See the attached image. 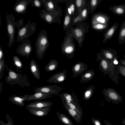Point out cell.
<instances>
[{
    "instance_id": "obj_20",
    "label": "cell",
    "mask_w": 125,
    "mask_h": 125,
    "mask_svg": "<svg viewBox=\"0 0 125 125\" xmlns=\"http://www.w3.org/2000/svg\"><path fill=\"white\" fill-rule=\"evenodd\" d=\"M52 102L50 101H36L29 103L25 106L26 107L42 108L51 105Z\"/></svg>"
},
{
    "instance_id": "obj_49",
    "label": "cell",
    "mask_w": 125,
    "mask_h": 125,
    "mask_svg": "<svg viewBox=\"0 0 125 125\" xmlns=\"http://www.w3.org/2000/svg\"><path fill=\"white\" fill-rule=\"evenodd\" d=\"M68 10L69 13L71 14L72 13V11L70 8H68Z\"/></svg>"
},
{
    "instance_id": "obj_17",
    "label": "cell",
    "mask_w": 125,
    "mask_h": 125,
    "mask_svg": "<svg viewBox=\"0 0 125 125\" xmlns=\"http://www.w3.org/2000/svg\"><path fill=\"white\" fill-rule=\"evenodd\" d=\"M96 60L97 62L98 60H100L99 68L105 75L109 66L108 60L101 56L100 54H97Z\"/></svg>"
},
{
    "instance_id": "obj_38",
    "label": "cell",
    "mask_w": 125,
    "mask_h": 125,
    "mask_svg": "<svg viewBox=\"0 0 125 125\" xmlns=\"http://www.w3.org/2000/svg\"><path fill=\"white\" fill-rule=\"evenodd\" d=\"M70 21V17L68 16L65 17L64 21V24L65 25H68Z\"/></svg>"
},
{
    "instance_id": "obj_21",
    "label": "cell",
    "mask_w": 125,
    "mask_h": 125,
    "mask_svg": "<svg viewBox=\"0 0 125 125\" xmlns=\"http://www.w3.org/2000/svg\"><path fill=\"white\" fill-rule=\"evenodd\" d=\"M30 68L31 73L35 78L39 80L40 78L39 69L37 63L34 59H32L30 62Z\"/></svg>"
},
{
    "instance_id": "obj_26",
    "label": "cell",
    "mask_w": 125,
    "mask_h": 125,
    "mask_svg": "<svg viewBox=\"0 0 125 125\" xmlns=\"http://www.w3.org/2000/svg\"><path fill=\"white\" fill-rule=\"evenodd\" d=\"M94 85H92L86 88L83 94V98L85 101H88L93 95L94 88Z\"/></svg>"
},
{
    "instance_id": "obj_33",
    "label": "cell",
    "mask_w": 125,
    "mask_h": 125,
    "mask_svg": "<svg viewBox=\"0 0 125 125\" xmlns=\"http://www.w3.org/2000/svg\"><path fill=\"white\" fill-rule=\"evenodd\" d=\"M5 117L7 122L5 123V125H14V122L12 117L8 114H6Z\"/></svg>"
},
{
    "instance_id": "obj_32",
    "label": "cell",
    "mask_w": 125,
    "mask_h": 125,
    "mask_svg": "<svg viewBox=\"0 0 125 125\" xmlns=\"http://www.w3.org/2000/svg\"><path fill=\"white\" fill-rule=\"evenodd\" d=\"M6 66L4 60H0V79L2 78L3 72L6 67Z\"/></svg>"
},
{
    "instance_id": "obj_14",
    "label": "cell",
    "mask_w": 125,
    "mask_h": 125,
    "mask_svg": "<svg viewBox=\"0 0 125 125\" xmlns=\"http://www.w3.org/2000/svg\"><path fill=\"white\" fill-rule=\"evenodd\" d=\"M110 20V17L106 14L100 12L95 15L94 18V24L100 23L109 25Z\"/></svg>"
},
{
    "instance_id": "obj_43",
    "label": "cell",
    "mask_w": 125,
    "mask_h": 125,
    "mask_svg": "<svg viewBox=\"0 0 125 125\" xmlns=\"http://www.w3.org/2000/svg\"><path fill=\"white\" fill-rule=\"evenodd\" d=\"M119 61L120 63L125 66V60H120Z\"/></svg>"
},
{
    "instance_id": "obj_24",
    "label": "cell",
    "mask_w": 125,
    "mask_h": 125,
    "mask_svg": "<svg viewBox=\"0 0 125 125\" xmlns=\"http://www.w3.org/2000/svg\"><path fill=\"white\" fill-rule=\"evenodd\" d=\"M118 40L119 43L120 44H122L125 42V20L121 25Z\"/></svg>"
},
{
    "instance_id": "obj_40",
    "label": "cell",
    "mask_w": 125,
    "mask_h": 125,
    "mask_svg": "<svg viewBox=\"0 0 125 125\" xmlns=\"http://www.w3.org/2000/svg\"><path fill=\"white\" fill-rule=\"evenodd\" d=\"M82 0H77L76 1V5L78 7H80L81 5Z\"/></svg>"
},
{
    "instance_id": "obj_46",
    "label": "cell",
    "mask_w": 125,
    "mask_h": 125,
    "mask_svg": "<svg viewBox=\"0 0 125 125\" xmlns=\"http://www.w3.org/2000/svg\"><path fill=\"white\" fill-rule=\"evenodd\" d=\"M2 84L1 82H0V94L2 91Z\"/></svg>"
},
{
    "instance_id": "obj_37",
    "label": "cell",
    "mask_w": 125,
    "mask_h": 125,
    "mask_svg": "<svg viewBox=\"0 0 125 125\" xmlns=\"http://www.w3.org/2000/svg\"><path fill=\"white\" fill-rule=\"evenodd\" d=\"M4 55L2 49L0 46V60H4Z\"/></svg>"
},
{
    "instance_id": "obj_23",
    "label": "cell",
    "mask_w": 125,
    "mask_h": 125,
    "mask_svg": "<svg viewBox=\"0 0 125 125\" xmlns=\"http://www.w3.org/2000/svg\"><path fill=\"white\" fill-rule=\"evenodd\" d=\"M64 108L69 114L79 124L81 122L82 116L75 110L69 107L67 104H63Z\"/></svg>"
},
{
    "instance_id": "obj_7",
    "label": "cell",
    "mask_w": 125,
    "mask_h": 125,
    "mask_svg": "<svg viewBox=\"0 0 125 125\" xmlns=\"http://www.w3.org/2000/svg\"><path fill=\"white\" fill-rule=\"evenodd\" d=\"M62 89L61 87L54 84L36 87L34 89V93L41 92L44 94L57 96L58 94Z\"/></svg>"
},
{
    "instance_id": "obj_45",
    "label": "cell",
    "mask_w": 125,
    "mask_h": 125,
    "mask_svg": "<svg viewBox=\"0 0 125 125\" xmlns=\"http://www.w3.org/2000/svg\"><path fill=\"white\" fill-rule=\"evenodd\" d=\"M117 57L116 56L114 58V59L113 62L115 64H117L118 63V62L117 60Z\"/></svg>"
},
{
    "instance_id": "obj_11",
    "label": "cell",
    "mask_w": 125,
    "mask_h": 125,
    "mask_svg": "<svg viewBox=\"0 0 125 125\" xmlns=\"http://www.w3.org/2000/svg\"><path fill=\"white\" fill-rule=\"evenodd\" d=\"M67 70H63L55 73L51 76L47 82L48 83H60L64 82L66 79Z\"/></svg>"
},
{
    "instance_id": "obj_18",
    "label": "cell",
    "mask_w": 125,
    "mask_h": 125,
    "mask_svg": "<svg viewBox=\"0 0 125 125\" xmlns=\"http://www.w3.org/2000/svg\"><path fill=\"white\" fill-rule=\"evenodd\" d=\"M8 99L11 103L15 105L19 106L21 107L25 105L24 101H26V99L24 97V95L18 96L15 94L9 97Z\"/></svg>"
},
{
    "instance_id": "obj_15",
    "label": "cell",
    "mask_w": 125,
    "mask_h": 125,
    "mask_svg": "<svg viewBox=\"0 0 125 125\" xmlns=\"http://www.w3.org/2000/svg\"><path fill=\"white\" fill-rule=\"evenodd\" d=\"M100 55L107 60L113 61L116 56L117 52L111 48L101 50Z\"/></svg>"
},
{
    "instance_id": "obj_1",
    "label": "cell",
    "mask_w": 125,
    "mask_h": 125,
    "mask_svg": "<svg viewBox=\"0 0 125 125\" xmlns=\"http://www.w3.org/2000/svg\"><path fill=\"white\" fill-rule=\"evenodd\" d=\"M6 20L7 32L9 36L8 46L10 48L12 46L14 42L15 27L18 28V31L20 29L23 25L24 20L21 19L16 21L15 18L13 14H10L6 15Z\"/></svg>"
},
{
    "instance_id": "obj_8",
    "label": "cell",
    "mask_w": 125,
    "mask_h": 125,
    "mask_svg": "<svg viewBox=\"0 0 125 125\" xmlns=\"http://www.w3.org/2000/svg\"><path fill=\"white\" fill-rule=\"evenodd\" d=\"M31 40L26 39L19 45L16 50L17 52L21 56L28 58L31 52L32 47Z\"/></svg>"
},
{
    "instance_id": "obj_34",
    "label": "cell",
    "mask_w": 125,
    "mask_h": 125,
    "mask_svg": "<svg viewBox=\"0 0 125 125\" xmlns=\"http://www.w3.org/2000/svg\"><path fill=\"white\" fill-rule=\"evenodd\" d=\"M91 120L94 125H101V123L99 119H96L92 117Z\"/></svg>"
},
{
    "instance_id": "obj_29",
    "label": "cell",
    "mask_w": 125,
    "mask_h": 125,
    "mask_svg": "<svg viewBox=\"0 0 125 125\" xmlns=\"http://www.w3.org/2000/svg\"><path fill=\"white\" fill-rule=\"evenodd\" d=\"M13 59L14 64L16 68L17 71L18 72L23 67L22 62L19 57L16 55L13 56Z\"/></svg>"
},
{
    "instance_id": "obj_3",
    "label": "cell",
    "mask_w": 125,
    "mask_h": 125,
    "mask_svg": "<svg viewBox=\"0 0 125 125\" xmlns=\"http://www.w3.org/2000/svg\"><path fill=\"white\" fill-rule=\"evenodd\" d=\"M49 45L47 32L42 30L38 35L35 44L36 54L38 59H42Z\"/></svg>"
},
{
    "instance_id": "obj_27",
    "label": "cell",
    "mask_w": 125,
    "mask_h": 125,
    "mask_svg": "<svg viewBox=\"0 0 125 125\" xmlns=\"http://www.w3.org/2000/svg\"><path fill=\"white\" fill-rule=\"evenodd\" d=\"M56 115L59 120L65 125H73L70 119L63 114L57 112Z\"/></svg>"
},
{
    "instance_id": "obj_28",
    "label": "cell",
    "mask_w": 125,
    "mask_h": 125,
    "mask_svg": "<svg viewBox=\"0 0 125 125\" xmlns=\"http://www.w3.org/2000/svg\"><path fill=\"white\" fill-rule=\"evenodd\" d=\"M43 4L46 12L52 11L54 9V5L53 2L51 0H42Z\"/></svg>"
},
{
    "instance_id": "obj_19",
    "label": "cell",
    "mask_w": 125,
    "mask_h": 125,
    "mask_svg": "<svg viewBox=\"0 0 125 125\" xmlns=\"http://www.w3.org/2000/svg\"><path fill=\"white\" fill-rule=\"evenodd\" d=\"M95 74V72L93 69L91 70H87L81 75L79 83H86L89 82L92 79Z\"/></svg>"
},
{
    "instance_id": "obj_13",
    "label": "cell",
    "mask_w": 125,
    "mask_h": 125,
    "mask_svg": "<svg viewBox=\"0 0 125 125\" xmlns=\"http://www.w3.org/2000/svg\"><path fill=\"white\" fill-rule=\"evenodd\" d=\"M24 95V98L27 101L34 100H41L54 96L52 95L44 94L41 92L34 93L32 95L27 94Z\"/></svg>"
},
{
    "instance_id": "obj_48",
    "label": "cell",
    "mask_w": 125,
    "mask_h": 125,
    "mask_svg": "<svg viewBox=\"0 0 125 125\" xmlns=\"http://www.w3.org/2000/svg\"><path fill=\"white\" fill-rule=\"evenodd\" d=\"M122 124L123 125H125V117L123 120L122 122Z\"/></svg>"
},
{
    "instance_id": "obj_5",
    "label": "cell",
    "mask_w": 125,
    "mask_h": 125,
    "mask_svg": "<svg viewBox=\"0 0 125 125\" xmlns=\"http://www.w3.org/2000/svg\"><path fill=\"white\" fill-rule=\"evenodd\" d=\"M72 95L66 99L62 100L63 104H67L69 107L75 110L82 117L83 116V111L79 103V101L73 91Z\"/></svg>"
},
{
    "instance_id": "obj_41",
    "label": "cell",
    "mask_w": 125,
    "mask_h": 125,
    "mask_svg": "<svg viewBox=\"0 0 125 125\" xmlns=\"http://www.w3.org/2000/svg\"><path fill=\"white\" fill-rule=\"evenodd\" d=\"M87 11V10L85 9H84L82 12V15L83 17H85L86 16Z\"/></svg>"
},
{
    "instance_id": "obj_30",
    "label": "cell",
    "mask_w": 125,
    "mask_h": 125,
    "mask_svg": "<svg viewBox=\"0 0 125 125\" xmlns=\"http://www.w3.org/2000/svg\"><path fill=\"white\" fill-rule=\"evenodd\" d=\"M93 27L94 28L101 31H106L109 28V25H105L100 23L94 24Z\"/></svg>"
},
{
    "instance_id": "obj_16",
    "label": "cell",
    "mask_w": 125,
    "mask_h": 125,
    "mask_svg": "<svg viewBox=\"0 0 125 125\" xmlns=\"http://www.w3.org/2000/svg\"><path fill=\"white\" fill-rule=\"evenodd\" d=\"M118 27V23H114L111 27L105 31L103 35L104 37L103 42L105 43L109 40H110L114 36L115 31L117 30Z\"/></svg>"
},
{
    "instance_id": "obj_44",
    "label": "cell",
    "mask_w": 125,
    "mask_h": 125,
    "mask_svg": "<svg viewBox=\"0 0 125 125\" xmlns=\"http://www.w3.org/2000/svg\"><path fill=\"white\" fill-rule=\"evenodd\" d=\"M70 8L72 12H73L74 10V4H72L70 6Z\"/></svg>"
},
{
    "instance_id": "obj_22",
    "label": "cell",
    "mask_w": 125,
    "mask_h": 125,
    "mask_svg": "<svg viewBox=\"0 0 125 125\" xmlns=\"http://www.w3.org/2000/svg\"><path fill=\"white\" fill-rule=\"evenodd\" d=\"M108 10L115 14L123 15L125 14V4L113 6L109 8Z\"/></svg>"
},
{
    "instance_id": "obj_12",
    "label": "cell",
    "mask_w": 125,
    "mask_h": 125,
    "mask_svg": "<svg viewBox=\"0 0 125 125\" xmlns=\"http://www.w3.org/2000/svg\"><path fill=\"white\" fill-rule=\"evenodd\" d=\"M87 69V65L85 63L81 62L77 63L71 67L73 77L74 78L79 76Z\"/></svg>"
},
{
    "instance_id": "obj_42",
    "label": "cell",
    "mask_w": 125,
    "mask_h": 125,
    "mask_svg": "<svg viewBox=\"0 0 125 125\" xmlns=\"http://www.w3.org/2000/svg\"><path fill=\"white\" fill-rule=\"evenodd\" d=\"M104 122L105 125H112L110 122L105 119L104 120Z\"/></svg>"
},
{
    "instance_id": "obj_2",
    "label": "cell",
    "mask_w": 125,
    "mask_h": 125,
    "mask_svg": "<svg viewBox=\"0 0 125 125\" xmlns=\"http://www.w3.org/2000/svg\"><path fill=\"white\" fill-rule=\"evenodd\" d=\"M6 70L8 71V75L6 76V81L11 85L18 84L20 85L22 88L24 87H28L31 83L28 82V80L26 74L24 76L22 74H18L10 69H8V66L6 64Z\"/></svg>"
},
{
    "instance_id": "obj_25",
    "label": "cell",
    "mask_w": 125,
    "mask_h": 125,
    "mask_svg": "<svg viewBox=\"0 0 125 125\" xmlns=\"http://www.w3.org/2000/svg\"><path fill=\"white\" fill-rule=\"evenodd\" d=\"M59 62L55 59H52L46 65L44 69L47 72L52 71L56 69L58 65Z\"/></svg>"
},
{
    "instance_id": "obj_9",
    "label": "cell",
    "mask_w": 125,
    "mask_h": 125,
    "mask_svg": "<svg viewBox=\"0 0 125 125\" xmlns=\"http://www.w3.org/2000/svg\"><path fill=\"white\" fill-rule=\"evenodd\" d=\"M31 0H18L15 3L13 7L14 11L19 14L26 12L27 8Z\"/></svg>"
},
{
    "instance_id": "obj_39",
    "label": "cell",
    "mask_w": 125,
    "mask_h": 125,
    "mask_svg": "<svg viewBox=\"0 0 125 125\" xmlns=\"http://www.w3.org/2000/svg\"><path fill=\"white\" fill-rule=\"evenodd\" d=\"M98 2V1L97 0H92L91 1V4L92 6L94 7L97 5Z\"/></svg>"
},
{
    "instance_id": "obj_50",
    "label": "cell",
    "mask_w": 125,
    "mask_h": 125,
    "mask_svg": "<svg viewBox=\"0 0 125 125\" xmlns=\"http://www.w3.org/2000/svg\"><path fill=\"white\" fill-rule=\"evenodd\" d=\"M124 58L125 59V55L124 56Z\"/></svg>"
},
{
    "instance_id": "obj_36",
    "label": "cell",
    "mask_w": 125,
    "mask_h": 125,
    "mask_svg": "<svg viewBox=\"0 0 125 125\" xmlns=\"http://www.w3.org/2000/svg\"><path fill=\"white\" fill-rule=\"evenodd\" d=\"M75 32L76 36L78 37H81L83 35L82 32L80 30L78 29L75 30Z\"/></svg>"
},
{
    "instance_id": "obj_4",
    "label": "cell",
    "mask_w": 125,
    "mask_h": 125,
    "mask_svg": "<svg viewBox=\"0 0 125 125\" xmlns=\"http://www.w3.org/2000/svg\"><path fill=\"white\" fill-rule=\"evenodd\" d=\"M36 29L35 22H31L29 20L26 25L18 31L16 41L21 42L27 39L35 32Z\"/></svg>"
},
{
    "instance_id": "obj_47",
    "label": "cell",
    "mask_w": 125,
    "mask_h": 125,
    "mask_svg": "<svg viewBox=\"0 0 125 125\" xmlns=\"http://www.w3.org/2000/svg\"><path fill=\"white\" fill-rule=\"evenodd\" d=\"M0 125H5V123L1 120H0Z\"/></svg>"
},
{
    "instance_id": "obj_10",
    "label": "cell",
    "mask_w": 125,
    "mask_h": 125,
    "mask_svg": "<svg viewBox=\"0 0 125 125\" xmlns=\"http://www.w3.org/2000/svg\"><path fill=\"white\" fill-rule=\"evenodd\" d=\"M51 105L42 108L26 107L32 115L38 117H43L47 115L51 109Z\"/></svg>"
},
{
    "instance_id": "obj_6",
    "label": "cell",
    "mask_w": 125,
    "mask_h": 125,
    "mask_svg": "<svg viewBox=\"0 0 125 125\" xmlns=\"http://www.w3.org/2000/svg\"><path fill=\"white\" fill-rule=\"evenodd\" d=\"M102 93L108 102L111 101L114 104H118L123 100L121 95L112 88H104Z\"/></svg>"
},
{
    "instance_id": "obj_31",
    "label": "cell",
    "mask_w": 125,
    "mask_h": 125,
    "mask_svg": "<svg viewBox=\"0 0 125 125\" xmlns=\"http://www.w3.org/2000/svg\"><path fill=\"white\" fill-rule=\"evenodd\" d=\"M30 3L32 6L41 8L43 4V2L42 0H31Z\"/></svg>"
},
{
    "instance_id": "obj_35",
    "label": "cell",
    "mask_w": 125,
    "mask_h": 125,
    "mask_svg": "<svg viewBox=\"0 0 125 125\" xmlns=\"http://www.w3.org/2000/svg\"><path fill=\"white\" fill-rule=\"evenodd\" d=\"M119 71L120 74L125 77V67L122 66H120L119 67Z\"/></svg>"
}]
</instances>
